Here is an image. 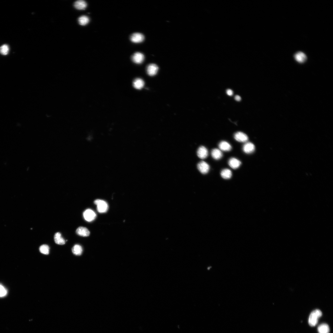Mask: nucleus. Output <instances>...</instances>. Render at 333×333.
Returning <instances> with one entry per match:
<instances>
[{
  "label": "nucleus",
  "mask_w": 333,
  "mask_h": 333,
  "mask_svg": "<svg viewBox=\"0 0 333 333\" xmlns=\"http://www.w3.org/2000/svg\"><path fill=\"white\" fill-rule=\"evenodd\" d=\"M322 312L319 309L313 311L310 314L308 319L309 325L311 327L315 326L318 322L319 319L322 316Z\"/></svg>",
  "instance_id": "nucleus-1"
},
{
  "label": "nucleus",
  "mask_w": 333,
  "mask_h": 333,
  "mask_svg": "<svg viewBox=\"0 0 333 333\" xmlns=\"http://www.w3.org/2000/svg\"><path fill=\"white\" fill-rule=\"evenodd\" d=\"M94 203L97 205V209L98 212L101 213H104L108 210V205L105 201L97 199L94 201Z\"/></svg>",
  "instance_id": "nucleus-2"
},
{
  "label": "nucleus",
  "mask_w": 333,
  "mask_h": 333,
  "mask_svg": "<svg viewBox=\"0 0 333 333\" xmlns=\"http://www.w3.org/2000/svg\"><path fill=\"white\" fill-rule=\"evenodd\" d=\"M83 216L86 220L88 222H91L95 219L96 215L93 210L88 209L84 211L83 213Z\"/></svg>",
  "instance_id": "nucleus-3"
},
{
  "label": "nucleus",
  "mask_w": 333,
  "mask_h": 333,
  "mask_svg": "<svg viewBox=\"0 0 333 333\" xmlns=\"http://www.w3.org/2000/svg\"><path fill=\"white\" fill-rule=\"evenodd\" d=\"M198 168L201 173L204 174H207L209 171V165L204 161L199 162L197 165Z\"/></svg>",
  "instance_id": "nucleus-4"
},
{
  "label": "nucleus",
  "mask_w": 333,
  "mask_h": 333,
  "mask_svg": "<svg viewBox=\"0 0 333 333\" xmlns=\"http://www.w3.org/2000/svg\"><path fill=\"white\" fill-rule=\"evenodd\" d=\"M131 41L134 43H140L144 40V37L143 34L140 33H135L132 34L130 38Z\"/></svg>",
  "instance_id": "nucleus-5"
},
{
  "label": "nucleus",
  "mask_w": 333,
  "mask_h": 333,
  "mask_svg": "<svg viewBox=\"0 0 333 333\" xmlns=\"http://www.w3.org/2000/svg\"><path fill=\"white\" fill-rule=\"evenodd\" d=\"M234 138L240 142L245 143L248 140V137L245 133L242 132H238L235 133Z\"/></svg>",
  "instance_id": "nucleus-6"
},
{
  "label": "nucleus",
  "mask_w": 333,
  "mask_h": 333,
  "mask_svg": "<svg viewBox=\"0 0 333 333\" xmlns=\"http://www.w3.org/2000/svg\"><path fill=\"white\" fill-rule=\"evenodd\" d=\"M132 59L134 62L137 64H141L144 60V56L141 53L136 52L132 56Z\"/></svg>",
  "instance_id": "nucleus-7"
},
{
  "label": "nucleus",
  "mask_w": 333,
  "mask_h": 333,
  "mask_svg": "<svg viewBox=\"0 0 333 333\" xmlns=\"http://www.w3.org/2000/svg\"><path fill=\"white\" fill-rule=\"evenodd\" d=\"M158 69L159 68L157 65L152 64L148 65L147 67V71L148 75L152 76L157 74Z\"/></svg>",
  "instance_id": "nucleus-8"
},
{
  "label": "nucleus",
  "mask_w": 333,
  "mask_h": 333,
  "mask_svg": "<svg viewBox=\"0 0 333 333\" xmlns=\"http://www.w3.org/2000/svg\"><path fill=\"white\" fill-rule=\"evenodd\" d=\"M197 155L200 159H204L207 157L208 152L207 149L203 146L200 147L198 149Z\"/></svg>",
  "instance_id": "nucleus-9"
},
{
  "label": "nucleus",
  "mask_w": 333,
  "mask_h": 333,
  "mask_svg": "<svg viewBox=\"0 0 333 333\" xmlns=\"http://www.w3.org/2000/svg\"><path fill=\"white\" fill-rule=\"evenodd\" d=\"M255 145L251 142H247L245 144L243 147V150L247 154H251L253 153L255 151Z\"/></svg>",
  "instance_id": "nucleus-10"
},
{
  "label": "nucleus",
  "mask_w": 333,
  "mask_h": 333,
  "mask_svg": "<svg viewBox=\"0 0 333 333\" xmlns=\"http://www.w3.org/2000/svg\"><path fill=\"white\" fill-rule=\"evenodd\" d=\"M228 164L232 168L235 169L240 167L241 164V162L235 158H232L229 160Z\"/></svg>",
  "instance_id": "nucleus-11"
},
{
  "label": "nucleus",
  "mask_w": 333,
  "mask_h": 333,
  "mask_svg": "<svg viewBox=\"0 0 333 333\" xmlns=\"http://www.w3.org/2000/svg\"><path fill=\"white\" fill-rule=\"evenodd\" d=\"M76 233L78 235L83 237H88L90 235V232L86 228L80 227L76 230Z\"/></svg>",
  "instance_id": "nucleus-12"
},
{
  "label": "nucleus",
  "mask_w": 333,
  "mask_h": 333,
  "mask_svg": "<svg viewBox=\"0 0 333 333\" xmlns=\"http://www.w3.org/2000/svg\"><path fill=\"white\" fill-rule=\"evenodd\" d=\"M295 59L298 62L303 63L305 62L307 59L306 55L303 52H299L296 53L294 55Z\"/></svg>",
  "instance_id": "nucleus-13"
},
{
  "label": "nucleus",
  "mask_w": 333,
  "mask_h": 333,
  "mask_svg": "<svg viewBox=\"0 0 333 333\" xmlns=\"http://www.w3.org/2000/svg\"><path fill=\"white\" fill-rule=\"evenodd\" d=\"M219 147L221 150L225 152L230 151L232 149V147L230 144L225 141L220 142L219 144Z\"/></svg>",
  "instance_id": "nucleus-14"
},
{
  "label": "nucleus",
  "mask_w": 333,
  "mask_h": 333,
  "mask_svg": "<svg viewBox=\"0 0 333 333\" xmlns=\"http://www.w3.org/2000/svg\"><path fill=\"white\" fill-rule=\"evenodd\" d=\"M55 243L57 244L64 245L65 243V241L62 237L61 234L59 232L56 233L54 236Z\"/></svg>",
  "instance_id": "nucleus-15"
},
{
  "label": "nucleus",
  "mask_w": 333,
  "mask_h": 333,
  "mask_svg": "<svg viewBox=\"0 0 333 333\" xmlns=\"http://www.w3.org/2000/svg\"><path fill=\"white\" fill-rule=\"evenodd\" d=\"M211 154L212 157L216 160L220 159L223 156V154L219 149L215 148L212 150Z\"/></svg>",
  "instance_id": "nucleus-16"
},
{
  "label": "nucleus",
  "mask_w": 333,
  "mask_h": 333,
  "mask_svg": "<svg viewBox=\"0 0 333 333\" xmlns=\"http://www.w3.org/2000/svg\"><path fill=\"white\" fill-rule=\"evenodd\" d=\"M86 3L83 0H79L74 3L75 8L77 9L82 10L85 9L87 7Z\"/></svg>",
  "instance_id": "nucleus-17"
},
{
  "label": "nucleus",
  "mask_w": 333,
  "mask_h": 333,
  "mask_svg": "<svg viewBox=\"0 0 333 333\" xmlns=\"http://www.w3.org/2000/svg\"><path fill=\"white\" fill-rule=\"evenodd\" d=\"M134 87L136 89H140L144 86V83L143 80L140 78L135 79L133 82Z\"/></svg>",
  "instance_id": "nucleus-18"
},
{
  "label": "nucleus",
  "mask_w": 333,
  "mask_h": 333,
  "mask_svg": "<svg viewBox=\"0 0 333 333\" xmlns=\"http://www.w3.org/2000/svg\"><path fill=\"white\" fill-rule=\"evenodd\" d=\"M221 175L223 179H229L232 177V173L230 170L228 169H224L221 171Z\"/></svg>",
  "instance_id": "nucleus-19"
},
{
  "label": "nucleus",
  "mask_w": 333,
  "mask_h": 333,
  "mask_svg": "<svg viewBox=\"0 0 333 333\" xmlns=\"http://www.w3.org/2000/svg\"><path fill=\"white\" fill-rule=\"evenodd\" d=\"M319 333H329L330 328L328 325L326 324H322L320 325L318 328Z\"/></svg>",
  "instance_id": "nucleus-20"
},
{
  "label": "nucleus",
  "mask_w": 333,
  "mask_h": 333,
  "mask_svg": "<svg viewBox=\"0 0 333 333\" xmlns=\"http://www.w3.org/2000/svg\"><path fill=\"white\" fill-rule=\"evenodd\" d=\"M73 253L77 256L81 255L83 251L82 247L79 245H75L72 249Z\"/></svg>",
  "instance_id": "nucleus-21"
},
{
  "label": "nucleus",
  "mask_w": 333,
  "mask_h": 333,
  "mask_svg": "<svg viewBox=\"0 0 333 333\" xmlns=\"http://www.w3.org/2000/svg\"><path fill=\"white\" fill-rule=\"evenodd\" d=\"M89 20V17L86 16H81L78 19L79 24L82 26H84L87 25L88 23Z\"/></svg>",
  "instance_id": "nucleus-22"
},
{
  "label": "nucleus",
  "mask_w": 333,
  "mask_h": 333,
  "mask_svg": "<svg viewBox=\"0 0 333 333\" xmlns=\"http://www.w3.org/2000/svg\"><path fill=\"white\" fill-rule=\"evenodd\" d=\"M39 250L41 253L47 255L49 253L50 248L49 246L47 245H43L40 247Z\"/></svg>",
  "instance_id": "nucleus-23"
},
{
  "label": "nucleus",
  "mask_w": 333,
  "mask_h": 333,
  "mask_svg": "<svg viewBox=\"0 0 333 333\" xmlns=\"http://www.w3.org/2000/svg\"><path fill=\"white\" fill-rule=\"evenodd\" d=\"M9 50L8 45L5 44L0 47V53L3 55H7L9 52Z\"/></svg>",
  "instance_id": "nucleus-24"
},
{
  "label": "nucleus",
  "mask_w": 333,
  "mask_h": 333,
  "mask_svg": "<svg viewBox=\"0 0 333 333\" xmlns=\"http://www.w3.org/2000/svg\"><path fill=\"white\" fill-rule=\"evenodd\" d=\"M7 291L4 287L3 288L0 290V297L5 296L7 294Z\"/></svg>",
  "instance_id": "nucleus-25"
},
{
  "label": "nucleus",
  "mask_w": 333,
  "mask_h": 333,
  "mask_svg": "<svg viewBox=\"0 0 333 333\" xmlns=\"http://www.w3.org/2000/svg\"><path fill=\"white\" fill-rule=\"evenodd\" d=\"M227 95L229 96H232L233 95V92L231 89H228L226 91Z\"/></svg>",
  "instance_id": "nucleus-26"
},
{
  "label": "nucleus",
  "mask_w": 333,
  "mask_h": 333,
  "mask_svg": "<svg viewBox=\"0 0 333 333\" xmlns=\"http://www.w3.org/2000/svg\"><path fill=\"white\" fill-rule=\"evenodd\" d=\"M235 99L237 101H240L241 100V98L240 96L236 95L235 97Z\"/></svg>",
  "instance_id": "nucleus-27"
},
{
  "label": "nucleus",
  "mask_w": 333,
  "mask_h": 333,
  "mask_svg": "<svg viewBox=\"0 0 333 333\" xmlns=\"http://www.w3.org/2000/svg\"><path fill=\"white\" fill-rule=\"evenodd\" d=\"M4 288V287L2 285L0 284V290Z\"/></svg>",
  "instance_id": "nucleus-28"
}]
</instances>
